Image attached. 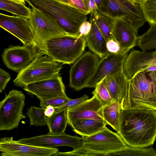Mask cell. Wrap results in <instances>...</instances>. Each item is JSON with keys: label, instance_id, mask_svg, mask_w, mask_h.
<instances>
[{"label": "cell", "instance_id": "obj_1", "mask_svg": "<svg viewBox=\"0 0 156 156\" xmlns=\"http://www.w3.org/2000/svg\"><path fill=\"white\" fill-rule=\"evenodd\" d=\"M117 133L128 146L147 147L152 145L156 139V109H121Z\"/></svg>", "mask_w": 156, "mask_h": 156}, {"label": "cell", "instance_id": "obj_2", "mask_svg": "<svg viewBox=\"0 0 156 156\" xmlns=\"http://www.w3.org/2000/svg\"><path fill=\"white\" fill-rule=\"evenodd\" d=\"M48 17L55 21L66 34L78 36L80 25L87 20V15L71 5L56 0H25Z\"/></svg>", "mask_w": 156, "mask_h": 156}, {"label": "cell", "instance_id": "obj_3", "mask_svg": "<svg viewBox=\"0 0 156 156\" xmlns=\"http://www.w3.org/2000/svg\"><path fill=\"white\" fill-rule=\"evenodd\" d=\"M120 104L121 109H156V70H142L129 80L126 95Z\"/></svg>", "mask_w": 156, "mask_h": 156}, {"label": "cell", "instance_id": "obj_4", "mask_svg": "<svg viewBox=\"0 0 156 156\" xmlns=\"http://www.w3.org/2000/svg\"><path fill=\"white\" fill-rule=\"evenodd\" d=\"M81 136L80 147L70 151H58L52 156H110L128 146L117 133L113 132L106 126L92 135Z\"/></svg>", "mask_w": 156, "mask_h": 156}, {"label": "cell", "instance_id": "obj_5", "mask_svg": "<svg viewBox=\"0 0 156 156\" xmlns=\"http://www.w3.org/2000/svg\"><path fill=\"white\" fill-rule=\"evenodd\" d=\"M85 37L66 35L46 41L42 55L63 64L74 63L82 55L86 46Z\"/></svg>", "mask_w": 156, "mask_h": 156}, {"label": "cell", "instance_id": "obj_6", "mask_svg": "<svg viewBox=\"0 0 156 156\" xmlns=\"http://www.w3.org/2000/svg\"><path fill=\"white\" fill-rule=\"evenodd\" d=\"M63 65L47 55L36 57L18 73L13 83L17 87H23L28 84L53 77L59 74Z\"/></svg>", "mask_w": 156, "mask_h": 156}, {"label": "cell", "instance_id": "obj_7", "mask_svg": "<svg viewBox=\"0 0 156 156\" xmlns=\"http://www.w3.org/2000/svg\"><path fill=\"white\" fill-rule=\"evenodd\" d=\"M102 14L113 20L125 19L133 27L137 35L139 29L145 23L140 4L128 0H102Z\"/></svg>", "mask_w": 156, "mask_h": 156}, {"label": "cell", "instance_id": "obj_8", "mask_svg": "<svg viewBox=\"0 0 156 156\" xmlns=\"http://www.w3.org/2000/svg\"><path fill=\"white\" fill-rule=\"evenodd\" d=\"M25 101L23 92L13 89L0 102V130H10L17 128L20 120L26 118L23 113Z\"/></svg>", "mask_w": 156, "mask_h": 156}, {"label": "cell", "instance_id": "obj_9", "mask_svg": "<svg viewBox=\"0 0 156 156\" xmlns=\"http://www.w3.org/2000/svg\"><path fill=\"white\" fill-rule=\"evenodd\" d=\"M29 20L34 34V47L37 57L43 55V46L46 41L66 35L57 23L34 7H32Z\"/></svg>", "mask_w": 156, "mask_h": 156}, {"label": "cell", "instance_id": "obj_10", "mask_svg": "<svg viewBox=\"0 0 156 156\" xmlns=\"http://www.w3.org/2000/svg\"><path fill=\"white\" fill-rule=\"evenodd\" d=\"M98 57L88 51L77 60L69 71V86L71 88L78 91L86 87L99 61Z\"/></svg>", "mask_w": 156, "mask_h": 156}, {"label": "cell", "instance_id": "obj_11", "mask_svg": "<svg viewBox=\"0 0 156 156\" xmlns=\"http://www.w3.org/2000/svg\"><path fill=\"white\" fill-rule=\"evenodd\" d=\"M37 55L34 45H10L4 49L2 55L6 67L18 73L25 68Z\"/></svg>", "mask_w": 156, "mask_h": 156}, {"label": "cell", "instance_id": "obj_12", "mask_svg": "<svg viewBox=\"0 0 156 156\" xmlns=\"http://www.w3.org/2000/svg\"><path fill=\"white\" fill-rule=\"evenodd\" d=\"M0 26L19 39L23 45L32 44L34 47V34L28 18L0 13Z\"/></svg>", "mask_w": 156, "mask_h": 156}, {"label": "cell", "instance_id": "obj_13", "mask_svg": "<svg viewBox=\"0 0 156 156\" xmlns=\"http://www.w3.org/2000/svg\"><path fill=\"white\" fill-rule=\"evenodd\" d=\"M58 149L26 144L18 142L12 137H4L0 139V155L2 156H50Z\"/></svg>", "mask_w": 156, "mask_h": 156}, {"label": "cell", "instance_id": "obj_14", "mask_svg": "<svg viewBox=\"0 0 156 156\" xmlns=\"http://www.w3.org/2000/svg\"><path fill=\"white\" fill-rule=\"evenodd\" d=\"M23 88L29 94L36 96L40 101L66 96L65 86L59 74L50 78L28 84Z\"/></svg>", "mask_w": 156, "mask_h": 156}, {"label": "cell", "instance_id": "obj_15", "mask_svg": "<svg viewBox=\"0 0 156 156\" xmlns=\"http://www.w3.org/2000/svg\"><path fill=\"white\" fill-rule=\"evenodd\" d=\"M82 141V137L70 136L65 133L58 135L48 133L32 137L23 138L17 141L20 143L37 147L56 148L66 146L72 147L73 149L80 147Z\"/></svg>", "mask_w": 156, "mask_h": 156}, {"label": "cell", "instance_id": "obj_16", "mask_svg": "<svg viewBox=\"0 0 156 156\" xmlns=\"http://www.w3.org/2000/svg\"><path fill=\"white\" fill-rule=\"evenodd\" d=\"M128 54L108 52L99 60L96 69L87 83L86 87H94L107 75L116 73L123 69Z\"/></svg>", "mask_w": 156, "mask_h": 156}, {"label": "cell", "instance_id": "obj_17", "mask_svg": "<svg viewBox=\"0 0 156 156\" xmlns=\"http://www.w3.org/2000/svg\"><path fill=\"white\" fill-rule=\"evenodd\" d=\"M156 65V51H140L133 49L127 55L123 71L128 81L138 72Z\"/></svg>", "mask_w": 156, "mask_h": 156}, {"label": "cell", "instance_id": "obj_18", "mask_svg": "<svg viewBox=\"0 0 156 156\" xmlns=\"http://www.w3.org/2000/svg\"><path fill=\"white\" fill-rule=\"evenodd\" d=\"M95 96L79 104L72 109L67 110L68 124L76 120L93 119L105 121L102 115V107Z\"/></svg>", "mask_w": 156, "mask_h": 156}, {"label": "cell", "instance_id": "obj_19", "mask_svg": "<svg viewBox=\"0 0 156 156\" xmlns=\"http://www.w3.org/2000/svg\"><path fill=\"white\" fill-rule=\"evenodd\" d=\"M137 35L125 19L114 20L112 38L118 43L122 52L127 53L136 46L138 39Z\"/></svg>", "mask_w": 156, "mask_h": 156}, {"label": "cell", "instance_id": "obj_20", "mask_svg": "<svg viewBox=\"0 0 156 156\" xmlns=\"http://www.w3.org/2000/svg\"><path fill=\"white\" fill-rule=\"evenodd\" d=\"M102 80L113 99L121 103L126 95L128 83L123 69L107 75Z\"/></svg>", "mask_w": 156, "mask_h": 156}, {"label": "cell", "instance_id": "obj_21", "mask_svg": "<svg viewBox=\"0 0 156 156\" xmlns=\"http://www.w3.org/2000/svg\"><path fill=\"white\" fill-rule=\"evenodd\" d=\"M90 22L91 29L85 37L86 45L91 51L101 58L109 52L106 46L107 41L98 28L92 13H90Z\"/></svg>", "mask_w": 156, "mask_h": 156}, {"label": "cell", "instance_id": "obj_22", "mask_svg": "<svg viewBox=\"0 0 156 156\" xmlns=\"http://www.w3.org/2000/svg\"><path fill=\"white\" fill-rule=\"evenodd\" d=\"M76 133L81 136H90L103 129L107 124L105 121L93 119L73 121L68 124Z\"/></svg>", "mask_w": 156, "mask_h": 156}, {"label": "cell", "instance_id": "obj_23", "mask_svg": "<svg viewBox=\"0 0 156 156\" xmlns=\"http://www.w3.org/2000/svg\"><path fill=\"white\" fill-rule=\"evenodd\" d=\"M67 108L65 107L55 109L54 114L47 117V125L51 134L58 135L64 133L68 124Z\"/></svg>", "mask_w": 156, "mask_h": 156}, {"label": "cell", "instance_id": "obj_24", "mask_svg": "<svg viewBox=\"0 0 156 156\" xmlns=\"http://www.w3.org/2000/svg\"><path fill=\"white\" fill-rule=\"evenodd\" d=\"M121 109L120 102L116 100L103 106L101 109L102 115L104 120L117 133L119 131Z\"/></svg>", "mask_w": 156, "mask_h": 156}, {"label": "cell", "instance_id": "obj_25", "mask_svg": "<svg viewBox=\"0 0 156 156\" xmlns=\"http://www.w3.org/2000/svg\"><path fill=\"white\" fill-rule=\"evenodd\" d=\"M24 3L11 0H0V9L10 12L16 16L29 19L32 10Z\"/></svg>", "mask_w": 156, "mask_h": 156}, {"label": "cell", "instance_id": "obj_26", "mask_svg": "<svg viewBox=\"0 0 156 156\" xmlns=\"http://www.w3.org/2000/svg\"><path fill=\"white\" fill-rule=\"evenodd\" d=\"M150 25L149 29L145 33L138 36L136 46L142 51L156 49V24Z\"/></svg>", "mask_w": 156, "mask_h": 156}, {"label": "cell", "instance_id": "obj_27", "mask_svg": "<svg viewBox=\"0 0 156 156\" xmlns=\"http://www.w3.org/2000/svg\"><path fill=\"white\" fill-rule=\"evenodd\" d=\"M92 13L94 14L98 28L107 41L112 39V32L114 20L105 15L98 13L97 11Z\"/></svg>", "mask_w": 156, "mask_h": 156}, {"label": "cell", "instance_id": "obj_28", "mask_svg": "<svg viewBox=\"0 0 156 156\" xmlns=\"http://www.w3.org/2000/svg\"><path fill=\"white\" fill-rule=\"evenodd\" d=\"M156 156V150L152 147L149 148L133 147L126 148L112 154L110 156Z\"/></svg>", "mask_w": 156, "mask_h": 156}, {"label": "cell", "instance_id": "obj_29", "mask_svg": "<svg viewBox=\"0 0 156 156\" xmlns=\"http://www.w3.org/2000/svg\"><path fill=\"white\" fill-rule=\"evenodd\" d=\"M27 110L26 115L29 118L30 125L42 126L47 125V117L44 114L45 109L31 106Z\"/></svg>", "mask_w": 156, "mask_h": 156}, {"label": "cell", "instance_id": "obj_30", "mask_svg": "<svg viewBox=\"0 0 156 156\" xmlns=\"http://www.w3.org/2000/svg\"><path fill=\"white\" fill-rule=\"evenodd\" d=\"M140 6L145 21L156 24V0H143Z\"/></svg>", "mask_w": 156, "mask_h": 156}, {"label": "cell", "instance_id": "obj_31", "mask_svg": "<svg viewBox=\"0 0 156 156\" xmlns=\"http://www.w3.org/2000/svg\"><path fill=\"white\" fill-rule=\"evenodd\" d=\"M92 94L96 96L102 106L113 102L115 100L101 80L97 84Z\"/></svg>", "mask_w": 156, "mask_h": 156}, {"label": "cell", "instance_id": "obj_32", "mask_svg": "<svg viewBox=\"0 0 156 156\" xmlns=\"http://www.w3.org/2000/svg\"><path fill=\"white\" fill-rule=\"evenodd\" d=\"M70 99L67 96L57 97L45 100L40 101V106L45 109L49 105L55 108L64 104Z\"/></svg>", "mask_w": 156, "mask_h": 156}, {"label": "cell", "instance_id": "obj_33", "mask_svg": "<svg viewBox=\"0 0 156 156\" xmlns=\"http://www.w3.org/2000/svg\"><path fill=\"white\" fill-rule=\"evenodd\" d=\"M72 5L87 15L91 13L89 6V0H69Z\"/></svg>", "mask_w": 156, "mask_h": 156}, {"label": "cell", "instance_id": "obj_34", "mask_svg": "<svg viewBox=\"0 0 156 156\" xmlns=\"http://www.w3.org/2000/svg\"><path fill=\"white\" fill-rule=\"evenodd\" d=\"M88 99V97L86 94H84L81 97L79 98L75 99H70L68 101L64 104L55 108L57 109L66 107L67 108V110H69Z\"/></svg>", "mask_w": 156, "mask_h": 156}, {"label": "cell", "instance_id": "obj_35", "mask_svg": "<svg viewBox=\"0 0 156 156\" xmlns=\"http://www.w3.org/2000/svg\"><path fill=\"white\" fill-rule=\"evenodd\" d=\"M11 79L10 74L3 69H0V91L4 90L5 87Z\"/></svg>", "mask_w": 156, "mask_h": 156}, {"label": "cell", "instance_id": "obj_36", "mask_svg": "<svg viewBox=\"0 0 156 156\" xmlns=\"http://www.w3.org/2000/svg\"><path fill=\"white\" fill-rule=\"evenodd\" d=\"M106 46L109 52L114 53H118L121 52L118 43L113 39L107 42Z\"/></svg>", "mask_w": 156, "mask_h": 156}, {"label": "cell", "instance_id": "obj_37", "mask_svg": "<svg viewBox=\"0 0 156 156\" xmlns=\"http://www.w3.org/2000/svg\"><path fill=\"white\" fill-rule=\"evenodd\" d=\"M91 27V24L87 20L83 22L79 29V35L85 37L89 32Z\"/></svg>", "mask_w": 156, "mask_h": 156}, {"label": "cell", "instance_id": "obj_38", "mask_svg": "<svg viewBox=\"0 0 156 156\" xmlns=\"http://www.w3.org/2000/svg\"><path fill=\"white\" fill-rule=\"evenodd\" d=\"M55 109L54 107L49 105L45 109L44 114L47 117L51 116L55 112Z\"/></svg>", "mask_w": 156, "mask_h": 156}, {"label": "cell", "instance_id": "obj_39", "mask_svg": "<svg viewBox=\"0 0 156 156\" xmlns=\"http://www.w3.org/2000/svg\"><path fill=\"white\" fill-rule=\"evenodd\" d=\"M94 0L97 6L98 12V13L102 14L104 11V6L102 0Z\"/></svg>", "mask_w": 156, "mask_h": 156}, {"label": "cell", "instance_id": "obj_40", "mask_svg": "<svg viewBox=\"0 0 156 156\" xmlns=\"http://www.w3.org/2000/svg\"><path fill=\"white\" fill-rule=\"evenodd\" d=\"M89 6L91 13L98 11V7L94 0H89Z\"/></svg>", "mask_w": 156, "mask_h": 156}, {"label": "cell", "instance_id": "obj_41", "mask_svg": "<svg viewBox=\"0 0 156 156\" xmlns=\"http://www.w3.org/2000/svg\"><path fill=\"white\" fill-rule=\"evenodd\" d=\"M58 1L63 3L65 4L71 5V3L69 0H56Z\"/></svg>", "mask_w": 156, "mask_h": 156}, {"label": "cell", "instance_id": "obj_42", "mask_svg": "<svg viewBox=\"0 0 156 156\" xmlns=\"http://www.w3.org/2000/svg\"><path fill=\"white\" fill-rule=\"evenodd\" d=\"M13 0V1L18 2H22L25 4V0Z\"/></svg>", "mask_w": 156, "mask_h": 156}]
</instances>
